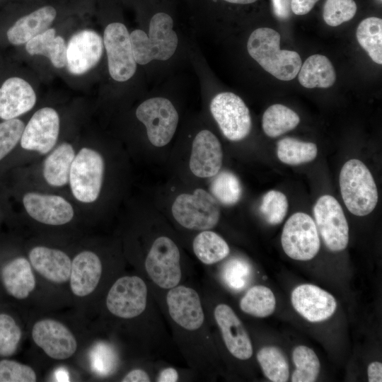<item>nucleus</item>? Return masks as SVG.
<instances>
[{"mask_svg": "<svg viewBox=\"0 0 382 382\" xmlns=\"http://www.w3.org/2000/svg\"><path fill=\"white\" fill-rule=\"evenodd\" d=\"M279 33L269 28L252 32L247 42L250 56L266 71L282 81H290L301 66L299 54L294 51L280 50Z\"/></svg>", "mask_w": 382, "mask_h": 382, "instance_id": "obj_1", "label": "nucleus"}, {"mask_svg": "<svg viewBox=\"0 0 382 382\" xmlns=\"http://www.w3.org/2000/svg\"><path fill=\"white\" fill-rule=\"evenodd\" d=\"M173 28L170 16L160 12L151 18L148 35L139 29L133 30L129 37L137 64L144 65L153 60L169 59L178 45V37Z\"/></svg>", "mask_w": 382, "mask_h": 382, "instance_id": "obj_2", "label": "nucleus"}, {"mask_svg": "<svg viewBox=\"0 0 382 382\" xmlns=\"http://www.w3.org/2000/svg\"><path fill=\"white\" fill-rule=\"evenodd\" d=\"M340 187L345 204L352 214L364 216L376 207L377 187L370 170L361 161L353 158L343 165Z\"/></svg>", "mask_w": 382, "mask_h": 382, "instance_id": "obj_3", "label": "nucleus"}, {"mask_svg": "<svg viewBox=\"0 0 382 382\" xmlns=\"http://www.w3.org/2000/svg\"><path fill=\"white\" fill-rule=\"evenodd\" d=\"M105 161L101 154L89 146L76 153L71 166L69 183L73 197L81 204H92L98 199L103 183Z\"/></svg>", "mask_w": 382, "mask_h": 382, "instance_id": "obj_4", "label": "nucleus"}, {"mask_svg": "<svg viewBox=\"0 0 382 382\" xmlns=\"http://www.w3.org/2000/svg\"><path fill=\"white\" fill-rule=\"evenodd\" d=\"M172 214L182 226L204 231L214 228L218 224L220 208L211 194L199 188L192 194L178 195L173 203Z\"/></svg>", "mask_w": 382, "mask_h": 382, "instance_id": "obj_5", "label": "nucleus"}, {"mask_svg": "<svg viewBox=\"0 0 382 382\" xmlns=\"http://www.w3.org/2000/svg\"><path fill=\"white\" fill-rule=\"evenodd\" d=\"M137 118L144 125L149 141L161 147L172 139L178 124V113L167 98L155 97L142 102L136 110Z\"/></svg>", "mask_w": 382, "mask_h": 382, "instance_id": "obj_6", "label": "nucleus"}, {"mask_svg": "<svg viewBox=\"0 0 382 382\" xmlns=\"http://www.w3.org/2000/svg\"><path fill=\"white\" fill-rule=\"evenodd\" d=\"M211 113L226 138L232 141L245 139L251 130L249 110L243 100L231 92L216 95L210 103Z\"/></svg>", "mask_w": 382, "mask_h": 382, "instance_id": "obj_7", "label": "nucleus"}, {"mask_svg": "<svg viewBox=\"0 0 382 382\" xmlns=\"http://www.w3.org/2000/svg\"><path fill=\"white\" fill-rule=\"evenodd\" d=\"M281 243L284 253L291 259L301 261L313 259L320 246L313 219L303 212L291 215L284 226Z\"/></svg>", "mask_w": 382, "mask_h": 382, "instance_id": "obj_8", "label": "nucleus"}, {"mask_svg": "<svg viewBox=\"0 0 382 382\" xmlns=\"http://www.w3.org/2000/svg\"><path fill=\"white\" fill-rule=\"evenodd\" d=\"M315 224L325 246L331 251L345 250L349 226L342 207L331 195L321 196L313 207Z\"/></svg>", "mask_w": 382, "mask_h": 382, "instance_id": "obj_9", "label": "nucleus"}, {"mask_svg": "<svg viewBox=\"0 0 382 382\" xmlns=\"http://www.w3.org/2000/svg\"><path fill=\"white\" fill-rule=\"evenodd\" d=\"M22 205L30 219L46 226H64L75 216L72 204L57 194L30 190L23 195Z\"/></svg>", "mask_w": 382, "mask_h": 382, "instance_id": "obj_10", "label": "nucleus"}, {"mask_svg": "<svg viewBox=\"0 0 382 382\" xmlns=\"http://www.w3.org/2000/svg\"><path fill=\"white\" fill-rule=\"evenodd\" d=\"M103 45L110 76L119 82L131 79L136 72L137 62L126 26L121 23L108 25L104 31Z\"/></svg>", "mask_w": 382, "mask_h": 382, "instance_id": "obj_11", "label": "nucleus"}, {"mask_svg": "<svg viewBox=\"0 0 382 382\" xmlns=\"http://www.w3.org/2000/svg\"><path fill=\"white\" fill-rule=\"evenodd\" d=\"M145 268L158 286H176L181 279L180 252L176 244L166 236L157 238L146 256Z\"/></svg>", "mask_w": 382, "mask_h": 382, "instance_id": "obj_12", "label": "nucleus"}, {"mask_svg": "<svg viewBox=\"0 0 382 382\" xmlns=\"http://www.w3.org/2000/svg\"><path fill=\"white\" fill-rule=\"evenodd\" d=\"M33 341L50 358L65 360L76 352L77 340L63 323L45 318L37 320L31 330Z\"/></svg>", "mask_w": 382, "mask_h": 382, "instance_id": "obj_13", "label": "nucleus"}, {"mask_svg": "<svg viewBox=\"0 0 382 382\" xmlns=\"http://www.w3.org/2000/svg\"><path fill=\"white\" fill-rule=\"evenodd\" d=\"M146 299L147 287L143 279L137 276H125L112 285L105 303L112 315L129 319L144 312Z\"/></svg>", "mask_w": 382, "mask_h": 382, "instance_id": "obj_14", "label": "nucleus"}, {"mask_svg": "<svg viewBox=\"0 0 382 382\" xmlns=\"http://www.w3.org/2000/svg\"><path fill=\"white\" fill-rule=\"evenodd\" d=\"M59 130L58 112L50 107L40 108L25 125L21 146L25 151L45 156L57 144Z\"/></svg>", "mask_w": 382, "mask_h": 382, "instance_id": "obj_15", "label": "nucleus"}, {"mask_svg": "<svg viewBox=\"0 0 382 382\" xmlns=\"http://www.w3.org/2000/svg\"><path fill=\"white\" fill-rule=\"evenodd\" d=\"M103 51L102 37L92 30H83L73 35L66 46V67L74 75L91 70L100 61Z\"/></svg>", "mask_w": 382, "mask_h": 382, "instance_id": "obj_16", "label": "nucleus"}, {"mask_svg": "<svg viewBox=\"0 0 382 382\" xmlns=\"http://www.w3.org/2000/svg\"><path fill=\"white\" fill-rule=\"evenodd\" d=\"M294 308L305 319L312 323L321 322L335 313L337 303L334 296L313 284H301L291 293Z\"/></svg>", "mask_w": 382, "mask_h": 382, "instance_id": "obj_17", "label": "nucleus"}, {"mask_svg": "<svg viewBox=\"0 0 382 382\" xmlns=\"http://www.w3.org/2000/svg\"><path fill=\"white\" fill-rule=\"evenodd\" d=\"M28 258L35 272L47 281L57 284L69 282L71 259L62 250L36 245L30 249Z\"/></svg>", "mask_w": 382, "mask_h": 382, "instance_id": "obj_18", "label": "nucleus"}, {"mask_svg": "<svg viewBox=\"0 0 382 382\" xmlns=\"http://www.w3.org/2000/svg\"><path fill=\"white\" fill-rule=\"evenodd\" d=\"M172 319L182 328L195 330L203 324L204 315L198 294L192 288L176 286L166 296Z\"/></svg>", "mask_w": 382, "mask_h": 382, "instance_id": "obj_19", "label": "nucleus"}, {"mask_svg": "<svg viewBox=\"0 0 382 382\" xmlns=\"http://www.w3.org/2000/svg\"><path fill=\"white\" fill-rule=\"evenodd\" d=\"M223 151L218 138L209 130L197 134L192 145L190 168L199 178L216 175L222 166Z\"/></svg>", "mask_w": 382, "mask_h": 382, "instance_id": "obj_20", "label": "nucleus"}, {"mask_svg": "<svg viewBox=\"0 0 382 382\" xmlns=\"http://www.w3.org/2000/svg\"><path fill=\"white\" fill-rule=\"evenodd\" d=\"M102 272V262L97 253L89 249L77 253L71 259L69 279L71 293L79 298L91 294L99 284Z\"/></svg>", "mask_w": 382, "mask_h": 382, "instance_id": "obj_21", "label": "nucleus"}, {"mask_svg": "<svg viewBox=\"0 0 382 382\" xmlns=\"http://www.w3.org/2000/svg\"><path fill=\"white\" fill-rule=\"evenodd\" d=\"M214 315L230 353L241 360L250 359L253 354L250 339L233 309L226 304L221 303L216 306Z\"/></svg>", "mask_w": 382, "mask_h": 382, "instance_id": "obj_22", "label": "nucleus"}, {"mask_svg": "<svg viewBox=\"0 0 382 382\" xmlns=\"http://www.w3.org/2000/svg\"><path fill=\"white\" fill-rule=\"evenodd\" d=\"M36 95L32 86L19 77L6 80L0 88V118H17L35 105Z\"/></svg>", "mask_w": 382, "mask_h": 382, "instance_id": "obj_23", "label": "nucleus"}, {"mask_svg": "<svg viewBox=\"0 0 382 382\" xmlns=\"http://www.w3.org/2000/svg\"><path fill=\"white\" fill-rule=\"evenodd\" d=\"M3 284L13 298L28 299L36 288L35 271L28 260L23 256L9 261L1 270Z\"/></svg>", "mask_w": 382, "mask_h": 382, "instance_id": "obj_24", "label": "nucleus"}, {"mask_svg": "<svg viewBox=\"0 0 382 382\" xmlns=\"http://www.w3.org/2000/svg\"><path fill=\"white\" fill-rule=\"evenodd\" d=\"M76 153L71 143L64 141L57 144L45 155L42 175L49 186L60 188L68 185L70 168Z\"/></svg>", "mask_w": 382, "mask_h": 382, "instance_id": "obj_25", "label": "nucleus"}, {"mask_svg": "<svg viewBox=\"0 0 382 382\" xmlns=\"http://www.w3.org/2000/svg\"><path fill=\"white\" fill-rule=\"evenodd\" d=\"M56 16L55 8L46 6L23 16L8 30L6 35L8 41L14 45L27 43L48 29Z\"/></svg>", "mask_w": 382, "mask_h": 382, "instance_id": "obj_26", "label": "nucleus"}, {"mask_svg": "<svg viewBox=\"0 0 382 382\" xmlns=\"http://www.w3.org/2000/svg\"><path fill=\"white\" fill-rule=\"evenodd\" d=\"M298 79L301 86L307 88H329L336 79L335 69L330 61L322 54H313L301 65Z\"/></svg>", "mask_w": 382, "mask_h": 382, "instance_id": "obj_27", "label": "nucleus"}, {"mask_svg": "<svg viewBox=\"0 0 382 382\" xmlns=\"http://www.w3.org/2000/svg\"><path fill=\"white\" fill-rule=\"evenodd\" d=\"M54 28H48L30 39L25 50L30 55L41 54L48 57L56 68H62L66 64V45L64 38L56 36Z\"/></svg>", "mask_w": 382, "mask_h": 382, "instance_id": "obj_28", "label": "nucleus"}, {"mask_svg": "<svg viewBox=\"0 0 382 382\" xmlns=\"http://www.w3.org/2000/svg\"><path fill=\"white\" fill-rule=\"evenodd\" d=\"M299 122L296 112L284 105L274 104L265 111L262 126L267 136L274 138L292 130Z\"/></svg>", "mask_w": 382, "mask_h": 382, "instance_id": "obj_29", "label": "nucleus"}, {"mask_svg": "<svg viewBox=\"0 0 382 382\" xmlns=\"http://www.w3.org/2000/svg\"><path fill=\"white\" fill-rule=\"evenodd\" d=\"M193 251L204 264L212 265L224 259L229 253L225 240L214 231L204 230L195 238Z\"/></svg>", "mask_w": 382, "mask_h": 382, "instance_id": "obj_30", "label": "nucleus"}, {"mask_svg": "<svg viewBox=\"0 0 382 382\" xmlns=\"http://www.w3.org/2000/svg\"><path fill=\"white\" fill-rule=\"evenodd\" d=\"M359 45L376 64H382V20L376 17L364 19L356 32Z\"/></svg>", "mask_w": 382, "mask_h": 382, "instance_id": "obj_31", "label": "nucleus"}, {"mask_svg": "<svg viewBox=\"0 0 382 382\" xmlns=\"http://www.w3.org/2000/svg\"><path fill=\"white\" fill-rule=\"evenodd\" d=\"M317 154L318 149L314 143L299 141L292 137L282 139L277 144L278 158L282 163L291 166L312 161Z\"/></svg>", "mask_w": 382, "mask_h": 382, "instance_id": "obj_32", "label": "nucleus"}, {"mask_svg": "<svg viewBox=\"0 0 382 382\" xmlns=\"http://www.w3.org/2000/svg\"><path fill=\"white\" fill-rule=\"evenodd\" d=\"M276 299L272 290L262 285H257L248 290L240 301L244 313L257 318H265L274 311Z\"/></svg>", "mask_w": 382, "mask_h": 382, "instance_id": "obj_33", "label": "nucleus"}, {"mask_svg": "<svg viewBox=\"0 0 382 382\" xmlns=\"http://www.w3.org/2000/svg\"><path fill=\"white\" fill-rule=\"evenodd\" d=\"M257 359L265 376L273 382H286L289 376L287 361L277 347L267 346L257 354Z\"/></svg>", "mask_w": 382, "mask_h": 382, "instance_id": "obj_34", "label": "nucleus"}, {"mask_svg": "<svg viewBox=\"0 0 382 382\" xmlns=\"http://www.w3.org/2000/svg\"><path fill=\"white\" fill-rule=\"evenodd\" d=\"M292 359L296 369L292 374L291 381L313 382L316 381L320 364L313 349L304 345H299L293 351Z\"/></svg>", "mask_w": 382, "mask_h": 382, "instance_id": "obj_35", "label": "nucleus"}, {"mask_svg": "<svg viewBox=\"0 0 382 382\" xmlns=\"http://www.w3.org/2000/svg\"><path fill=\"white\" fill-rule=\"evenodd\" d=\"M211 190L214 198L227 206L236 204L241 197L242 187L238 177L224 170L212 182Z\"/></svg>", "mask_w": 382, "mask_h": 382, "instance_id": "obj_36", "label": "nucleus"}, {"mask_svg": "<svg viewBox=\"0 0 382 382\" xmlns=\"http://www.w3.org/2000/svg\"><path fill=\"white\" fill-rule=\"evenodd\" d=\"M288 210V201L284 194L270 190L263 196L260 211L265 221L271 225L280 224Z\"/></svg>", "mask_w": 382, "mask_h": 382, "instance_id": "obj_37", "label": "nucleus"}, {"mask_svg": "<svg viewBox=\"0 0 382 382\" xmlns=\"http://www.w3.org/2000/svg\"><path fill=\"white\" fill-rule=\"evenodd\" d=\"M21 337V329L15 319L8 314L0 313V356L13 354Z\"/></svg>", "mask_w": 382, "mask_h": 382, "instance_id": "obj_38", "label": "nucleus"}, {"mask_svg": "<svg viewBox=\"0 0 382 382\" xmlns=\"http://www.w3.org/2000/svg\"><path fill=\"white\" fill-rule=\"evenodd\" d=\"M357 8L354 0H325L323 17L328 25L335 27L351 20Z\"/></svg>", "mask_w": 382, "mask_h": 382, "instance_id": "obj_39", "label": "nucleus"}, {"mask_svg": "<svg viewBox=\"0 0 382 382\" xmlns=\"http://www.w3.org/2000/svg\"><path fill=\"white\" fill-rule=\"evenodd\" d=\"M24 127V122L17 118L0 122V161L20 142Z\"/></svg>", "mask_w": 382, "mask_h": 382, "instance_id": "obj_40", "label": "nucleus"}, {"mask_svg": "<svg viewBox=\"0 0 382 382\" xmlns=\"http://www.w3.org/2000/svg\"><path fill=\"white\" fill-rule=\"evenodd\" d=\"M251 274L250 267L243 260L234 258L227 262L223 270V278L232 289L239 291L247 284Z\"/></svg>", "mask_w": 382, "mask_h": 382, "instance_id": "obj_41", "label": "nucleus"}, {"mask_svg": "<svg viewBox=\"0 0 382 382\" xmlns=\"http://www.w3.org/2000/svg\"><path fill=\"white\" fill-rule=\"evenodd\" d=\"M37 380L35 370L16 361H0V382H35Z\"/></svg>", "mask_w": 382, "mask_h": 382, "instance_id": "obj_42", "label": "nucleus"}, {"mask_svg": "<svg viewBox=\"0 0 382 382\" xmlns=\"http://www.w3.org/2000/svg\"><path fill=\"white\" fill-rule=\"evenodd\" d=\"M274 15L281 19L288 18L291 13V0H272Z\"/></svg>", "mask_w": 382, "mask_h": 382, "instance_id": "obj_43", "label": "nucleus"}, {"mask_svg": "<svg viewBox=\"0 0 382 382\" xmlns=\"http://www.w3.org/2000/svg\"><path fill=\"white\" fill-rule=\"evenodd\" d=\"M318 0H291V10L296 15H305Z\"/></svg>", "mask_w": 382, "mask_h": 382, "instance_id": "obj_44", "label": "nucleus"}, {"mask_svg": "<svg viewBox=\"0 0 382 382\" xmlns=\"http://www.w3.org/2000/svg\"><path fill=\"white\" fill-rule=\"evenodd\" d=\"M122 382H149L150 378L142 369H136L128 372L122 379Z\"/></svg>", "mask_w": 382, "mask_h": 382, "instance_id": "obj_45", "label": "nucleus"}, {"mask_svg": "<svg viewBox=\"0 0 382 382\" xmlns=\"http://www.w3.org/2000/svg\"><path fill=\"white\" fill-rule=\"evenodd\" d=\"M367 374L369 382H381L382 364L378 361L371 362L368 366Z\"/></svg>", "mask_w": 382, "mask_h": 382, "instance_id": "obj_46", "label": "nucleus"}, {"mask_svg": "<svg viewBox=\"0 0 382 382\" xmlns=\"http://www.w3.org/2000/svg\"><path fill=\"white\" fill-rule=\"evenodd\" d=\"M178 379V374L173 368L163 369L158 377V382H175Z\"/></svg>", "mask_w": 382, "mask_h": 382, "instance_id": "obj_47", "label": "nucleus"}, {"mask_svg": "<svg viewBox=\"0 0 382 382\" xmlns=\"http://www.w3.org/2000/svg\"><path fill=\"white\" fill-rule=\"evenodd\" d=\"M231 4H248L255 2L257 0H222Z\"/></svg>", "mask_w": 382, "mask_h": 382, "instance_id": "obj_48", "label": "nucleus"}]
</instances>
